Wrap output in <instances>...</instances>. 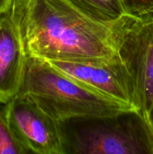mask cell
<instances>
[{
	"label": "cell",
	"instance_id": "30bf717a",
	"mask_svg": "<svg viewBox=\"0 0 153 154\" xmlns=\"http://www.w3.org/2000/svg\"><path fill=\"white\" fill-rule=\"evenodd\" d=\"M126 14L153 16V0H120Z\"/></svg>",
	"mask_w": 153,
	"mask_h": 154
},
{
	"label": "cell",
	"instance_id": "8992f818",
	"mask_svg": "<svg viewBox=\"0 0 153 154\" xmlns=\"http://www.w3.org/2000/svg\"><path fill=\"white\" fill-rule=\"evenodd\" d=\"M2 113L28 153L62 154L58 123L25 95L17 93Z\"/></svg>",
	"mask_w": 153,
	"mask_h": 154
},
{
	"label": "cell",
	"instance_id": "277c9868",
	"mask_svg": "<svg viewBox=\"0 0 153 154\" xmlns=\"http://www.w3.org/2000/svg\"><path fill=\"white\" fill-rule=\"evenodd\" d=\"M110 32L116 54L133 81L138 110L150 125L153 109V17L124 14L110 24Z\"/></svg>",
	"mask_w": 153,
	"mask_h": 154
},
{
	"label": "cell",
	"instance_id": "3957f363",
	"mask_svg": "<svg viewBox=\"0 0 153 154\" xmlns=\"http://www.w3.org/2000/svg\"><path fill=\"white\" fill-rule=\"evenodd\" d=\"M18 93L29 97L57 122L134 109L92 91L48 62L34 57H26Z\"/></svg>",
	"mask_w": 153,
	"mask_h": 154
},
{
	"label": "cell",
	"instance_id": "ba28073f",
	"mask_svg": "<svg viewBox=\"0 0 153 154\" xmlns=\"http://www.w3.org/2000/svg\"><path fill=\"white\" fill-rule=\"evenodd\" d=\"M93 20L111 24L125 13L120 0H66Z\"/></svg>",
	"mask_w": 153,
	"mask_h": 154
},
{
	"label": "cell",
	"instance_id": "4fadbf2b",
	"mask_svg": "<svg viewBox=\"0 0 153 154\" xmlns=\"http://www.w3.org/2000/svg\"><path fill=\"white\" fill-rule=\"evenodd\" d=\"M152 17H153V16H152Z\"/></svg>",
	"mask_w": 153,
	"mask_h": 154
},
{
	"label": "cell",
	"instance_id": "8fae6325",
	"mask_svg": "<svg viewBox=\"0 0 153 154\" xmlns=\"http://www.w3.org/2000/svg\"><path fill=\"white\" fill-rule=\"evenodd\" d=\"M14 0H0V11H7L11 8Z\"/></svg>",
	"mask_w": 153,
	"mask_h": 154
},
{
	"label": "cell",
	"instance_id": "9c48e42d",
	"mask_svg": "<svg viewBox=\"0 0 153 154\" xmlns=\"http://www.w3.org/2000/svg\"><path fill=\"white\" fill-rule=\"evenodd\" d=\"M0 154H28L14 135L2 111H0Z\"/></svg>",
	"mask_w": 153,
	"mask_h": 154
},
{
	"label": "cell",
	"instance_id": "6da1fadb",
	"mask_svg": "<svg viewBox=\"0 0 153 154\" xmlns=\"http://www.w3.org/2000/svg\"><path fill=\"white\" fill-rule=\"evenodd\" d=\"M10 13L27 57L88 62L116 54L110 24L94 20L66 0H14Z\"/></svg>",
	"mask_w": 153,
	"mask_h": 154
},
{
	"label": "cell",
	"instance_id": "7c38bea8",
	"mask_svg": "<svg viewBox=\"0 0 153 154\" xmlns=\"http://www.w3.org/2000/svg\"><path fill=\"white\" fill-rule=\"evenodd\" d=\"M149 123L152 126V129L153 130V109L152 111L151 114H150V116H149Z\"/></svg>",
	"mask_w": 153,
	"mask_h": 154
},
{
	"label": "cell",
	"instance_id": "52a82bcc",
	"mask_svg": "<svg viewBox=\"0 0 153 154\" xmlns=\"http://www.w3.org/2000/svg\"><path fill=\"white\" fill-rule=\"evenodd\" d=\"M26 57L10 9L0 11V103L6 104L19 93Z\"/></svg>",
	"mask_w": 153,
	"mask_h": 154
},
{
	"label": "cell",
	"instance_id": "5b68a950",
	"mask_svg": "<svg viewBox=\"0 0 153 154\" xmlns=\"http://www.w3.org/2000/svg\"><path fill=\"white\" fill-rule=\"evenodd\" d=\"M92 91L138 110L134 86L130 74L116 54L103 61H46Z\"/></svg>",
	"mask_w": 153,
	"mask_h": 154
},
{
	"label": "cell",
	"instance_id": "7a4b0ae2",
	"mask_svg": "<svg viewBox=\"0 0 153 154\" xmlns=\"http://www.w3.org/2000/svg\"><path fill=\"white\" fill-rule=\"evenodd\" d=\"M57 123L62 154L153 153V130L139 110Z\"/></svg>",
	"mask_w": 153,
	"mask_h": 154
}]
</instances>
